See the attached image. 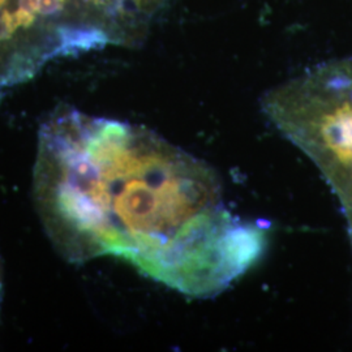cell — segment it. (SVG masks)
<instances>
[{
	"instance_id": "obj_1",
	"label": "cell",
	"mask_w": 352,
	"mask_h": 352,
	"mask_svg": "<svg viewBox=\"0 0 352 352\" xmlns=\"http://www.w3.org/2000/svg\"><path fill=\"white\" fill-rule=\"evenodd\" d=\"M33 197L72 264L113 256L193 298L221 294L267 244L227 208L213 170L157 133L62 109L39 129Z\"/></svg>"
},
{
	"instance_id": "obj_2",
	"label": "cell",
	"mask_w": 352,
	"mask_h": 352,
	"mask_svg": "<svg viewBox=\"0 0 352 352\" xmlns=\"http://www.w3.org/2000/svg\"><path fill=\"white\" fill-rule=\"evenodd\" d=\"M263 111L324 174L352 241V58L316 65L272 89Z\"/></svg>"
},
{
	"instance_id": "obj_3",
	"label": "cell",
	"mask_w": 352,
	"mask_h": 352,
	"mask_svg": "<svg viewBox=\"0 0 352 352\" xmlns=\"http://www.w3.org/2000/svg\"><path fill=\"white\" fill-rule=\"evenodd\" d=\"M56 32L60 38L62 56H75L82 52L101 50L111 42L106 30L90 24L58 26Z\"/></svg>"
},
{
	"instance_id": "obj_4",
	"label": "cell",
	"mask_w": 352,
	"mask_h": 352,
	"mask_svg": "<svg viewBox=\"0 0 352 352\" xmlns=\"http://www.w3.org/2000/svg\"><path fill=\"white\" fill-rule=\"evenodd\" d=\"M38 13V0H19V8L13 12L17 28H29L36 21Z\"/></svg>"
},
{
	"instance_id": "obj_5",
	"label": "cell",
	"mask_w": 352,
	"mask_h": 352,
	"mask_svg": "<svg viewBox=\"0 0 352 352\" xmlns=\"http://www.w3.org/2000/svg\"><path fill=\"white\" fill-rule=\"evenodd\" d=\"M64 0H38V13L52 16L63 11Z\"/></svg>"
},
{
	"instance_id": "obj_6",
	"label": "cell",
	"mask_w": 352,
	"mask_h": 352,
	"mask_svg": "<svg viewBox=\"0 0 352 352\" xmlns=\"http://www.w3.org/2000/svg\"><path fill=\"white\" fill-rule=\"evenodd\" d=\"M6 1H7V0H0V10H1V8H3V6L6 4Z\"/></svg>"
},
{
	"instance_id": "obj_7",
	"label": "cell",
	"mask_w": 352,
	"mask_h": 352,
	"mask_svg": "<svg viewBox=\"0 0 352 352\" xmlns=\"http://www.w3.org/2000/svg\"><path fill=\"white\" fill-rule=\"evenodd\" d=\"M0 289H1V280H0Z\"/></svg>"
},
{
	"instance_id": "obj_8",
	"label": "cell",
	"mask_w": 352,
	"mask_h": 352,
	"mask_svg": "<svg viewBox=\"0 0 352 352\" xmlns=\"http://www.w3.org/2000/svg\"><path fill=\"white\" fill-rule=\"evenodd\" d=\"M64 1H65V0H64Z\"/></svg>"
}]
</instances>
